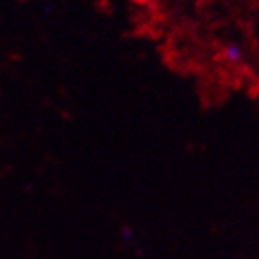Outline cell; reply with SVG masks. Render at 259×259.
<instances>
[{
  "instance_id": "obj_1",
  "label": "cell",
  "mask_w": 259,
  "mask_h": 259,
  "mask_svg": "<svg viewBox=\"0 0 259 259\" xmlns=\"http://www.w3.org/2000/svg\"><path fill=\"white\" fill-rule=\"evenodd\" d=\"M224 54H226L228 61H241L244 58V50H243V47H239V45H230Z\"/></svg>"
}]
</instances>
